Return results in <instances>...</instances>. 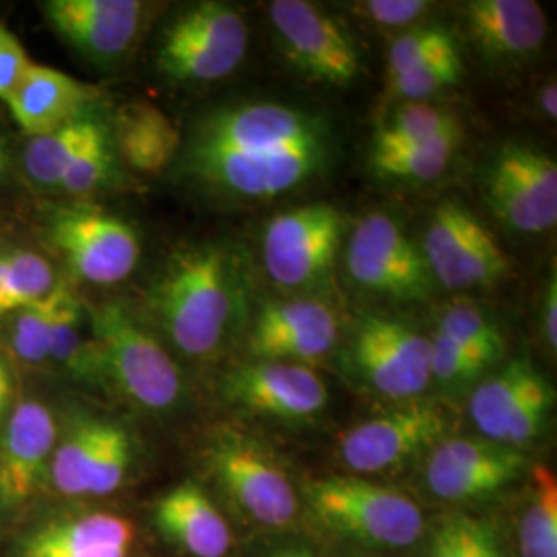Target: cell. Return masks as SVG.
<instances>
[{
	"label": "cell",
	"mask_w": 557,
	"mask_h": 557,
	"mask_svg": "<svg viewBox=\"0 0 557 557\" xmlns=\"http://www.w3.org/2000/svg\"><path fill=\"white\" fill-rule=\"evenodd\" d=\"M554 400L552 384L529 361L515 359L479 384L469 411L485 438L518 450L541 436Z\"/></svg>",
	"instance_id": "obj_14"
},
{
	"label": "cell",
	"mask_w": 557,
	"mask_h": 557,
	"mask_svg": "<svg viewBox=\"0 0 557 557\" xmlns=\"http://www.w3.org/2000/svg\"><path fill=\"white\" fill-rule=\"evenodd\" d=\"M57 448V423L40 400H21L7 416L0 444V496L21 504L40 487Z\"/></svg>",
	"instance_id": "obj_20"
},
{
	"label": "cell",
	"mask_w": 557,
	"mask_h": 557,
	"mask_svg": "<svg viewBox=\"0 0 557 557\" xmlns=\"http://www.w3.org/2000/svg\"><path fill=\"white\" fill-rule=\"evenodd\" d=\"M4 165H7V147H4V140L0 137V174L4 172Z\"/></svg>",
	"instance_id": "obj_46"
},
{
	"label": "cell",
	"mask_w": 557,
	"mask_h": 557,
	"mask_svg": "<svg viewBox=\"0 0 557 557\" xmlns=\"http://www.w3.org/2000/svg\"><path fill=\"white\" fill-rule=\"evenodd\" d=\"M455 44H458L457 38L442 25H418L400 34L388 52V79H395L421 60Z\"/></svg>",
	"instance_id": "obj_40"
},
{
	"label": "cell",
	"mask_w": 557,
	"mask_h": 557,
	"mask_svg": "<svg viewBox=\"0 0 557 557\" xmlns=\"http://www.w3.org/2000/svg\"><path fill=\"white\" fill-rule=\"evenodd\" d=\"M269 15L287 60L308 79L349 87L361 77V52L343 23L306 0H275Z\"/></svg>",
	"instance_id": "obj_10"
},
{
	"label": "cell",
	"mask_w": 557,
	"mask_h": 557,
	"mask_svg": "<svg viewBox=\"0 0 557 557\" xmlns=\"http://www.w3.org/2000/svg\"><path fill=\"white\" fill-rule=\"evenodd\" d=\"M345 269L363 292L384 298L425 299L436 285L421 248L384 213H370L356 225L345 248Z\"/></svg>",
	"instance_id": "obj_9"
},
{
	"label": "cell",
	"mask_w": 557,
	"mask_h": 557,
	"mask_svg": "<svg viewBox=\"0 0 557 557\" xmlns=\"http://www.w3.org/2000/svg\"><path fill=\"white\" fill-rule=\"evenodd\" d=\"M44 15L85 59L110 64L137 40L143 4L137 0H50L44 2Z\"/></svg>",
	"instance_id": "obj_19"
},
{
	"label": "cell",
	"mask_w": 557,
	"mask_h": 557,
	"mask_svg": "<svg viewBox=\"0 0 557 557\" xmlns=\"http://www.w3.org/2000/svg\"><path fill=\"white\" fill-rule=\"evenodd\" d=\"M131 458H133V446L126 430L116 423L106 421L100 446L94 458L89 483H87V496L101 498V496L114 494L128 473Z\"/></svg>",
	"instance_id": "obj_37"
},
{
	"label": "cell",
	"mask_w": 557,
	"mask_h": 557,
	"mask_svg": "<svg viewBox=\"0 0 557 557\" xmlns=\"http://www.w3.org/2000/svg\"><path fill=\"white\" fill-rule=\"evenodd\" d=\"M541 324H543V337L552 351L557 349V277L552 273L549 283L545 287L543 296V310H541Z\"/></svg>",
	"instance_id": "obj_43"
},
{
	"label": "cell",
	"mask_w": 557,
	"mask_h": 557,
	"mask_svg": "<svg viewBox=\"0 0 557 557\" xmlns=\"http://www.w3.org/2000/svg\"><path fill=\"white\" fill-rule=\"evenodd\" d=\"M52 242L81 278L114 285L128 277L140 259L137 232L100 207L62 209L52 220Z\"/></svg>",
	"instance_id": "obj_15"
},
{
	"label": "cell",
	"mask_w": 557,
	"mask_h": 557,
	"mask_svg": "<svg viewBox=\"0 0 557 557\" xmlns=\"http://www.w3.org/2000/svg\"><path fill=\"white\" fill-rule=\"evenodd\" d=\"M83 314L85 310L77 294L69 285H64L50 335L48 359L79 374L81 379H91L96 376V366L91 356V343L83 338Z\"/></svg>",
	"instance_id": "obj_33"
},
{
	"label": "cell",
	"mask_w": 557,
	"mask_h": 557,
	"mask_svg": "<svg viewBox=\"0 0 557 557\" xmlns=\"http://www.w3.org/2000/svg\"><path fill=\"white\" fill-rule=\"evenodd\" d=\"M419 248L434 283L453 292L487 287L510 275V260L498 239L455 200L432 211Z\"/></svg>",
	"instance_id": "obj_8"
},
{
	"label": "cell",
	"mask_w": 557,
	"mask_h": 557,
	"mask_svg": "<svg viewBox=\"0 0 557 557\" xmlns=\"http://www.w3.org/2000/svg\"><path fill=\"white\" fill-rule=\"evenodd\" d=\"M98 96V87L32 62L20 85L4 101L21 131L34 139L79 119L83 108Z\"/></svg>",
	"instance_id": "obj_22"
},
{
	"label": "cell",
	"mask_w": 557,
	"mask_h": 557,
	"mask_svg": "<svg viewBox=\"0 0 557 557\" xmlns=\"http://www.w3.org/2000/svg\"><path fill=\"white\" fill-rule=\"evenodd\" d=\"M483 197L508 230L535 236L557 223V163L531 145L498 149L483 174Z\"/></svg>",
	"instance_id": "obj_7"
},
{
	"label": "cell",
	"mask_w": 557,
	"mask_h": 557,
	"mask_svg": "<svg viewBox=\"0 0 557 557\" xmlns=\"http://www.w3.org/2000/svg\"><path fill=\"white\" fill-rule=\"evenodd\" d=\"M465 139L462 128H453L436 139L403 147L395 151H372L370 168L374 176L391 182H434L455 160L458 147Z\"/></svg>",
	"instance_id": "obj_26"
},
{
	"label": "cell",
	"mask_w": 557,
	"mask_h": 557,
	"mask_svg": "<svg viewBox=\"0 0 557 557\" xmlns=\"http://www.w3.org/2000/svg\"><path fill=\"white\" fill-rule=\"evenodd\" d=\"M103 423L106 421L100 419L79 421L54 448L50 460V475L62 496H87V483L100 446Z\"/></svg>",
	"instance_id": "obj_29"
},
{
	"label": "cell",
	"mask_w": 557,
	"mask_h": 557,
	"mask_svg": "<svg viewBox=\"0 0 557 557\" xmlns=\"http://www.w3.org/2000/svg\"><path fill=\"white\" fill-rule=\"evenodd\" d=\"M11 403H13V376H11L7 356L0 349V421H4L11 413V409H13Z\"/></svg>",
	"instance_id": "obj_44"
},
{
	"label": "cell",
	"mask_w": 557,
	"mask_h": 557,
	"mask_svg": "<svg viewBox=\"0 0 557 557\" xmlns=\"http://www.w3.org/2000/svg\"><path fill=\"white\" fill-rule=\"evenodd\" d=\"M533 483V498L520 520V557H557L556 475L537 465Z\"/></svg>",
	"instance_id": "obj_31"
},
{
	"label": "cell",
	"mask_w": 557,
	"mask_h": 557,
	"mask_svg": "<svg viewBox=\"0 0 557 557\" xmlns=\"http://www.w3.org/2000/svg\"><path fill=\"white\" fill-rule=\"evenodd\" d=\"M345 227V215L329 202H310L278 213L262 234L267 275L285 289L317 285L335 264Z\"/></svg>",
	"instance_id": "obj_6"
},
{
	"label": "cell",
	"mask_w": 557,
	"mask_h": 557,
	"mask_svg": "<svg viewBox=\"0 0 557 557\" xmlns=\"http://www.w3.org/2000/svg\"><path fill=\"white\" fill-rule=\"evenodd\" d=\"M527 467L517 448L490 440H442L425 467V481L434 496L469 502L496 496L515 483Z\"/></svg>",
	"instance_id": "obj_16"
},
{
	"label": "cell",
	"mask_w": 557,
	"mask_h": 557,
	"mask_svg": "<svg viewBox=\"0 0 557 557\" xmlns=\"http://www.w3.org/2000/svg\"><path fill=\"white\" fill-rule=\"evenodd\" d=\"M423 557H506L498 529L469 515L440 520Z\"/></svg>",
	"instance_id": "obj_32"
},
{
	"label": "cell",
	"mask_w": 557,
	"mask_h": 557,
	"mask_svg": "<svg viewBox=\"0 0 557 557\" xmlns=\"http://www.w3.org/2000/svg\"><path fill=\"white\" fill-rule=\"evenodd\" d=\"M432 9L425 0H370L358 4V11L382 27H405L421 20Z\"/></svg>",
	"instance_id": "obj_41"
},
{
	"label": "cell",
	"mask_w": 557,
	"mask_h": 557,
	"mask_svg": "<svg viewBox=\"0 0 557 557\" xmlns=\"http://www.w3.org/2000/svg\"><path fill=\"white\" fill-rule=\"evenodd\" d=\"M156 524L168 541L193 557H223L232 545L227 520L190 481L180 483L156 504Z\"/></svg>",
	"instance_id": "obj_23"
},
{
	"label": "cell",
	"mask_w": 557,
	"mask_h": 557,
	"mask_svg": "<svg viewBox=\"0 0 557 557\" xmlns=\"http://www.w3.org/2000/svg\"><path fill=\"white\" fill-rule=\"evenodd\" d=\"M209 462L221 490L250 520L281 529L296 518V490L259 442L223 432L209 450Z\"/></svg>",
	"instance_id": "obj_11"
},
{
	"label": "cell",
	"mask_w": 557,
	"mask_h": 557,
	"mask_svg": "<svg viewBox=\"0 0 557 557\" xmlns=\"http://www.w3.org/2000/svg\"><path fill=\"white\" fill-rule=\"evenodd\" d=\"M432 343V379L438 380L444 386H462L479 379L490 366H494L492 359L481 356L478 351H471L455 341H450L438 331Z\"/></svg>",
	"instance_id": "obj_39"
},
{
	"label": "cell",
	"mask_w": 557,
	"mask_h": 557,
	"mask_svg": "<svg viewBox=\"0 0 557 557\" xmlns=\"http://www.w3.org/2000/svg\"><path fill=\"white\" fill-rule=\"evenodd\" d=\"M29 66L32 60L21 46L20 38L0 25V100L4 101L13 94Z\"/></svg>",
	"instance_id": "obj_42"
},
{
	"label": "cell",
	"mask_w": 557,
	"mask_h": 557,
	"mask_svg": "<svg viewBox=\"0 0 557 557\" xmlns=\"http://www.w3.org/2000/svg\"><path fill=\"white\" fill-rule=\"evenodd\" d=\"M57 287L54 269L38 252H0V317L20 312Z\"/></svg>",
	"instance_id": "obj_27"
},
{
	"label": "cell",
	"mask_w": 557,
	"mask_h": 557,
	"mask_svg": "<svg viewBox=\"0 0 557 557\" xmlns=\"http://www.w3.org/2000/svg\"><path fill=\"white\" fill-rule=\"evenodd\" d=\"M351 359L366 384L391 400H416L432 380L430 337L400 320H359Z\"/></svg>",
	"instance_id": "obj_13"
},
{
	"label": "cell",
	"mask_w": 557,
	"mask_h": 557,
	"mask_svg": "<svg viewBox=\"0 0 557 557\" xmlns=\"http://www.w3.org/2000/svg\"><path fill=\"white\" fill-rule=\"evenodd\" d=\"M163 331L188 358H209L221 347L242 308L232 255L218 244L176 250L151 294Z\"/></svg>",
	"instance_id": "obj_2"
},
{
	"label": "cell",
	"mask_w": 557,
	"mask_h": 557,
	"mask_svg": "<svg viewBox=\"0 0 557 557\" xmlns=\"http://www.w3.org/2000/svg\"><path fill=\"white\" fill-rule=\"evenodd\" d=\"M225 395L246 411L285 421L314 418L329 403L326 384L308 366L260 359L227 374Z\"/></svg>",
	"instance_id": "obj_18"
},
{
	"label": "cell",
	"mask_w": 557,
	"mask_h": 557,
	"mask_svg": "<svg viewBox=\"0 0 557 557\" xmlns=\"http://www.w3.org/2000/svg\"><path fill=\"white\" fill-rule=\"evenodd\" d=\"M450 418L430 400H407L379 418L368 419L341 438V460L356 473H382L436 448Z\"/></svg>",
	"instance_id": "obj_12"
},
{
	"label": "cell",
	"mask_w": 557,
	"mask_h": 557,
	"mask_svg": "<svg viewBox=\"0 0 557 557\" xmlns=\"http://www.w3.org/2000/svg\"><path fill=\"white\" fill-rule=\"evenodd\" d=\"M89 329L96 376L147 411H170L178 405L184 386L176 361L122 304L98 306Z\"/></svg>",
	"instance_id": "obj_3"
},
{
	"label": "cell",
	"mask_w": 557,
	"mask_h": 557,
	"mask_svg": "<svg viewBox=\"0 0 557 557\" xmlns=\"http://www.w3.org/2000/svg\"><path fill=\"white\" fill-rule=\"evenodd\" d=\"M329 122L277 101L220 108L195 126L188 172L236 199L271 200L320 176L333 160Z\"/></svg>",
	"instance_id": "obj_1"
},
{
	"label": "cell",
	"mask_w": 557,
	"mask_h": 557,
	"mask_svg": "<svg viewBox=\"0 0 557 557\" xmlns=\"http://www.w3.org/2000/svg\"><path fill=\"white\" fill-rule=\"evenodd\" d=\"M133 541L131 520L96 512L41 527L27 539L21 557H128Z\"/></svg>",
	"instance_id": "obj_24"
},
{
	"label": "cell",
	"mask_w": 557,
	"mask_h": 557,
	"mask_svg": "<svg viewBox=\"0 0 557 557\" xmlns=\"http://www.w3.org/2000/svg\"><path fill=\"white\" fill-rule=\"evenodd\" d=\"M278 557H312L308 552H301V549H298V552H287V554H281Z\"/></svg>",
	"instance_id": "obj_47"
},
{
	"label": "cell",
	"mask_w": 557,
	"mask_h": 557,
	"mask_svg": "<svg viewBox=\"0 0 557 557\" xmlns=\"http://www.w3.org/2000/svg\"><path fill=\"white\" fill-rule=\"evenodd\" d=\"M180 131L160 108L128 103L116 119V145L124 161L140 174H160L176 158Z\"/></svg>",
	"instance_id": "obj_25"
},
{
	"label": "cell",
	"mask_w": 557,
	"mask_h": 557,
	"mask_svg": "<svg viewBox=\"0 0 557 557\" xmlns=\"http://www.w3.org/2000/svg\"><path fill=\"white\" fill-rule=\"evenodd\" d=\"M96 124V120L77 119L54 133L29 140L23 153L27 176L40 186H60L69 165L94 133Z\"/></svg>",
	"instance_id": "obj_28"
},
{
	"label": "cell",
	"mask_w": 557,
	"mask_h": 557,
	"mask_svg": "<svg viewBox=\"0 0 557 557\" xmlns=\"http://www.w3.org/2000/svg\"><path fill=\"white\" fill-rule=\"evenodd\" d=\"M465 77V62L460 57L458 44L444 48L436 54L418 62L407 73L388 79L391 94L398 100L428 101L442 91L450 89Z\"/></svg>",
	"instance_id": "obj_34"
},
{
	"label": "cell",
	"mask_w": 557,
	"mask_h": 557,
	"mask_svg": "<svg viewBox=\"0 0 557 557\" xmlns=\"http://www.w3.org/2000/svg\"><path fill=\"white\" fill-rule=\"evenodd\" d=\"M440 335L455 341L458 345L478 351L494 363L504 356V337L494 319L473 304H458L448 308L438 322Z\"/></svg>",
	"instance_id": "obj_36"
},
{
	"label": "cell",
	"mask_w": 557,
	"mask_h": 557,
	"mask_svg": "<svg viewBox=\"0 0 557 557\" xmlns=\"http://www.w3.org/2000/svg\"><path fill=\"white\" fill-rule=\"evenodd\" d=\"M246 50L248 27L242 13L223 2H199L165 27L158 66L168 79L211 83L230 77Z\"/></svg>",
	"instance_id": "obj_5"
},
{
	"label": "cell",
	"mask_w": 557,
	"mask_h": 557,
	"mask_svg": "<svg viewBox=\"0 0 557 557\" xmlns=\"http://www.w3.org/2000/svg\"><path fill=\"white\" fill-rule=\"evenodd\" d=\"M64 285L66 283L60 281L46 298L17 312V319L11 326V347L21 361L41 363L48 359L50 335L59 312Z\"/></svg>",
	"instance_id": "obj_35"
},
{
	"label": "cell",
	"mask_w": 557,
	"mask_h": 557,
	"mask_svg": "<svg viewBox=\"0 0 557 557\" xmlns=\"http://www.w3.org/2000/svg\"><path fill=\"white\" fill-rule=\"evenodd\" d=\"M110 170H112L110 135L98 122L89 139L85 140L79 153L69 165L60 186L69 195H87L106 182L110 176Z\"/></svg>",
	"instance_id": "obj_38"
},
{
	"label": "cell",
	"mask_w": 557,
	"mask_h": 557,
	"mask_svg": "<svg viewBox=\"0 0 557 557\" xmlns=\"http://www.w3.org/2000/svg\"><path fill=\"white\" fill-rule=\"evenodd\" d=\"M458 126L460 122L453 112L442 110L428 101H409L380 124L372 143V151H395L403 147H413L419 143L436 139Z\"/></svg>",
	"instance_id": "obj_30"
},
{
	"label": "cell",
	"mask_w": 557,
	"mask_h": 557,
	"mask_svg": "<svg viewBox=\"0 0 557 557\" xmlns=\"http://www.w3.org/2000/svg\"><path fill=\"white\" fill-rule=\"evenodd\" d=\"M306 498L320 524L363 545L400 549L423 533V515L413 499L366 479H317Z\"/></svg>",
	"instance_id": "obj_4"
},
{
	"label": "cell",
	"mask_w": 557,
	"mask_h": 557,
	"mask_svg": "<svg viewBox=\"0 0 557 557\" xmlns=\"http://www.w3.org/2000/svg\"><path fill=\"white\" fill-rule=\"evenodd\" d=\"M341 337L337 312L322 299L283 298L260 308L248 351L260 361L304 363L331 354Z\"/></svg>",
	"instance_id": "obj_17"
},
{
	"label": "cell",
	"mask_w": 557,
	"mask_h": 557,
	"mask_svg": "<svg viewBox=\"0 0 557 557\" xmlns=\"http://www.w3.org/2000/svg\"><path fill=\"white\" fill-rule=\"evenodd\" d=\"M462 11L475 48L496 62L531 59L547 38V17L535 0H471Z\"/></svg>",
	"instance_id": "obj_21"
},
{
	"label": "cell",
	"mask_w": 557,
	"mask_h": 557,
	"mask_svg": "<svg viewBox=\"0 0 557 557\" xmlns=\"http://www.w3.org/2000/svg\"><path fill=\"white\" fill-rule=\"evenodd\" d=\"M539 101H541V110H543V114L547 116L549 120L557 119V87L556 81H552V83H547L543 89H541V96H539Z\"/></svg>",
	"instance_id": "obj_45"
}]
</instances>
